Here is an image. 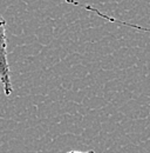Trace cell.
Here are the masks:
<instances>
[{
    "label": "cell",
    "instance_id": "cell-1",
    "mask_svg": "<svg viewBox=\"0 0 150 153\" xmlns=\"http://www.w3.org/2000/svg\"><path fill=\"white\" fill-rule=\"evenodd\" d=\"M8 40L6 36V21L0 14V82L6 96H11L13 92L12 80H11V68L8 64V52H7Z\"/></svg>",
    "mask_w": 150,
    "mask_h": 153
},
{
    "label": "cell",
    "instance_id": "cell-2",
    "mask_svg": "<svg viewBox=\"0 0 150 153\" xmlns=\"http://www.w3.org/2000/svg\"><path fill=\"white\" fill-rule=\"evenodd\" d=\"M67 153H96L94 150H88V151H85V152H80V151H68Z\"/></svg>",
    "mask_w": 150,
    "mask_h": 153
}]
</instances>
